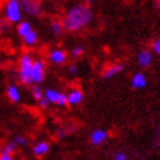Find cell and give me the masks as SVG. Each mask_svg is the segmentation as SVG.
I'll return each mask as SVG.
<instances>
[{
    "label": "cell",
    "mask_w": 160,
    "mask_h": 160,
    "mask_svg": "<svg viewBox=\"0 0 160 160\" xmlns=\"http://www.w3.org/2000/svg\"><path fill=\"white\" fill-rule=\"evenodd\" d=\"M63 29H64L63 24H62L61 21L55 20L52 22V24H50V30H52L54 36H61L62 32H63Z\"/></svg>",
    "instance_id": "16"
},
{
    "label": "cell",
    "mask_w": 160,
    "mask_h": 160,
    "mask_svg": "<svg viewBox=\"0 0 160 160\" xmlns=\"http://www.w3.org/2000/svg\"><path fill=\"white\" fill-rule=\"evenodd\" d=\"M9 27H10V23L6 18L0 20V32H6V31H8Z\"/></svg>",
    "instance_id": "22"
},
{
    "label": "cell",
    "mask_w": 160,
    "mask_h": 160,
    "mask_svg": "<svg viewBox=\"0 0 160 160\" xmlns=\"http://www.w3.org/2000/svg\"><path fill=\"white\" fill-rule=\"evenodd\" d=\"M23 40H24V42H25V45H28V46H33L34 43L38 41V33L34 30H32L30 33L27 34V36L23 38Z\"/></svg>",
    "instance_id": "18"
},
{
    "label": "cell",
    "mask_w": 160,
    "mask_h": 160,
    "mask_svg": "<svg viewBox=\"0 0 160 160\" xmlns=\"http://www.w3.org/2000/svg\"><path fill=\"white\" fill-rule=\"evenodd\" d=\"M5 17L9 23H18L22 20V8L17 0H10L5 6Z\"/></svg>",
    "instance_id": "3"
},
{
    "label": "cell",
    "mask_w": 160,
    "mask_h": 160,
    "mask_svg": "<svg viewBox=\"0 0 160 160\" xmlns=\"http://www.w3.org/2000/svg\"><path fill=\"white\" fill-rule=\"evenodd\" d=\"M93 13L87 5H76L68 10L67 15L62 21L63 28L68 31H78L89 24Z\"/></svg>",
    "instance_id": "1"
},
{
    "label": "cell",
    "mask_w": 160,
    "mask_h": 160,
    "mask_svg": "<svg viewBox=\"0 0 160 160\" xmlns=\"http://www.w3.org/2000/svg\"><path fill=\"white\" fill-rule=\"evenodd\" d=\"M123 70V65L122 64H112L110 67H108L103 72V78L104 79H111V78H113L114 76H117L119 74L121 71Z\"/></svg>",
    "instance_id": "12"
},
{
    "label": "cell",
    "mask_w": 160,
    "mask_h": 160,
    "mask_svg": "<svg viewBox=\"0 0 160 160\" xmlns=\"http://www.w3.org/2000/svg\"><path fill=\"white\" fill-rule=\"evenodd\" d=\"M7 96L9 98V101L17 103L21 101V92L18 89V87L16 85H9L7 88Z\"/></svg>",
    "instance_id": "14"
},
{
    "label": "cell",
    "mask_w": 160,
    "mask_h": 160,
    "mask_svg": "<svg viewBox=\"0 0 160 160\" xmlns=\"http://www.w3.org/2000/svg\"><path fill=\"white\" fill-rule=\"evenodd\" d=\"M108 137H109V133L104 129H94L90 134V143L93 145H100L103 142H105Z\"/></svg>",
    "instance_id": "7"
},
{
    "label": "cell",
    "mask_w": 160,
    "mask_h": 160,
    "mask_svg": "<svg viewBox=\"0 0 160 160\" xmlns=\"http://www.w3.org/2000/svg\"><path fill=\"white\" fill-rule=\"evenodd\" d=\"M112 160H128V157H127V154L125 152H122V151H117L112 156Z\"/></svg>",
    "instance_id": "21"
},
{
    "label": "cell",
    "mask_w": 160,
    "mask_h": 160,
    "mask_svg": "<svg viewBox=\"0 0 160 160\" xmlns=\"http://www.w3.org/2000/svg\"><path fill=\"white\" fill-rule=\"evenodd\" d=\"M152 60H153V56H152V53L150 50L144 49L142 52H140L138 55H137V63L142 68L150 67L151 63H152Z\"/></svg>",
    "instance_id": "10"
},
{
    "label": "cell",
    "mask_w": 160,
    "mask_h": 160,
    "mask_svg": "<svg viewBox=\"0 0 160 160\" xmlns=\"http://www.w3.org/2000/svg\"><path fill=\"white\" fill-rule=\"evenodd\" d=\"M156 8H157V9L160 12V0H158V1H156Z\"/></svg>",
    "instance_id": "29"
},
{
    "label": "cell",
    "mask_w": 160,
    "mask_h": 160,
    "mask_svg": "<svg viewBox=\"0 0 160 160\" xmlns=\"http://www.w3.org/2000/svg\"><path fill=\"white\" fill-rule=\"evenodd\" d=\"M16 144L14 143V141L9 142V143H7L5 147L2 148V150H1V154L0 156H12V154L15 152L16 150Z\"/></svg>",
    "instance_id": "17"
},
{
    "label": "cell",
    "mask_w": 160,
    "mask_h": 160,
    "mask_svg": "<svg viewBox=\"0 0 160 160\" xmlns=\"http://www.w3.org/2000/svg\"><path fill=\"white\" fill-rule=\"evenodd\" d=\"M43 96L46 97V100L49 102V104H56L58 107H65L68 105V100H67V94L58 92L56 89H48L45 90Z\"/></svg>",
    "instance_id": "4"
},
{
    "label": "cell",
    "mask_w": 160,
    "mask_h": 160,
    "mask_svg": "<svg viewBox=\"0 0 160 160\" xmlns=\"http://www.w3.org/2000/svg\"><path fill=\"white\" fill-rule=\"evenodd\" d=\"M49 149H50L49 144L47 143L46 141H40V142L34 144L32 151H33L34 156H37V157H43L45 154H47L49 152Z\"/></svg>",
    "instance_id": "13"
},
{
    "label": "cell",
    "mask_w": 160,
    "mask_h": 160,
    "mask_svg": "<svg viewBox=\"0 0 160 160\" xmlns=\"http://www.w3.org/2000/svg\"><path fill=\"white\" fill-rule=\"evenodd\" d=\"M67 100H68V104H70V105H77V104H80L83 100L82 90L79 89V88H73V89H71L70 92L67 94Z\"/></svg>",
    "instance_id": "8"
},
{
    "label": "cell",
    "mask_w": 160,
    "mask_h": 160,
    "mask_svg": "<svg viewBox=\"0 0 160 160\" xmlns=\"http://www.w3.org/2000/svg\"><path fill=\"white\" fill-rule=\"evenodd\" d=\"M33 30L32 27H31V24L27 21H23V22H20L18 25H17V33L18 36L22 38H24L27 34H29L31 31Z\"/></svg>",
    "instance_id": "15"
},
{
    "label": "cell",
    "mask_w": 160,
    "mask_h": 160,
    "mask_svg": "<svg viewBox=\"0 0 160 160\" xmlns=\"http://www.w3.org/2000/svg\"><path fill=\"white\" fill-rule=\"evenodd\" d=\"M0 160H13L12 156H0Z\"/></svg>",
    "instance_id": "28"
},
{
    "label": "cell",
    "mask_w": 160,
    "mask_h": 160,
    "mask_svg": "<svg viewBox=\"0 0 160 160\" xmlns=\"http://www.w3.org/2000/svg\"><path fill=\"white\" fill-rule=\"evenodd\" d=\"M147 77L142 72H136L132 77V87H133L134 89H143V88L147 87Z\"/></svg>",
    "instance_id": "11"
},
{
    "label": "cell",
    "mask_w": 160,
    "mask_h": 160,
    "mask_svg": "<svg viewBox=\"0 0 160 160\" xmlns=\"http://www.w3.org/2000/svg\"><path fill=\"white\" fill-rule=\"evenodd\" d=\"M77 72H78V68L76 67V65H71V67L69 68V73L77 74Z\"/></svg>",
    "instance_id": "27"
},
{
    "label": "cell",
    "mask_w": 160,
    "mask_h": 160,
    "mask_svg": "<svg viewBox=\"0 0 160 160\" xmlns=\"http://www.w3.org/2000/svg\"><path fill=\"white\" fill-rule=\"evenodd\" d=\"M151 48L153 50L154 54H157L160 56V39H156L151 45Z\"/></svg>",
    "instance_id": "23"
},
{
    "label": "cell",
    "mask_w": 160,
    "mask_h": 160,
    "mask_svg": "<svg viewBox=\"0 0 160 160\" xmlns=\"http://www.w3.org/2000/svg\"><path fill=\"white\" fill-rule=\"evenodd\" d=\"M33 58L30 54H24L20 60V70H18V78L21 82L24 85H32L31 80V71L33 67Z\"/></svg>",
    "instance_id": "2"
},
{
    "label": "cell",
    "mask_w": 160,
    "mask_h": 160,
    "mask_svg": "<svg viewBox=\"0 0 160 160\" xmlns=\"http://www.w3.org/2000/svg\"><path fill=\"white\" fill-rule=\"evenodd\" d=\"M21 3V8H22V12H25L27 14L31 15V16H38L41 14L42 12V8H41V5L37 1H30V0H27V1H22Z\"/></svg>",
    "instance_id": "6"
},
{
    "label": "cell",
    "mask_w": 160,
    "mask_h": 160,
    "mask_svg": "<svg viewBox=\"0 0 160 160\" xmlns=\"http://www.w3.org/2000/svg\"><path fill=\"white\" fill-rule=\"evenodd\" d=\"M82 52H83V48L81 46H76L72 49V56H74V57H79L81 54H82Z\"/></svg>",
    "instance_id": "24"
},
{
    "label": "cell",
    "mask_w": 160,
    "mask_h": 160,
    "mask_svg": "<svg viewBox=\"0 0 160 160\" xmlns=\"http://www.w3.org/2000/svg\"><path fill=\"white\" fill-rule=\"evenodd\" d=\"M31 94H32V96L34 97V100H37L38 102L43 97V90L41 89L40 86L32 87V88H31Z\"/></svg>",
    "instance_id": "19"
},
{
    "label": "cell",
    "mask_w": 160,
    "mask_h": 160,
    "mask_svg": "<svg viewBox=\"0 0 160 160\" xmlns=\"http://www.w3.org/2000/svg\"><path fill=\"white\" fill-rule=\"evenodd\" d=\"M57 137H60V138H62V137H64L65 135H67V132H65V129H63V128H60V129H57Z\"/></svg>",
    "instance_id": "26"
},
{
    "label": "cell",
    "mask_w": 160,
    "mask_h": 160,
    "mask_svg": "<svg viewBox=\"0 0 160 160\" xmlns=\"http://www.w3.org/2000/svg\"><path fill=\"white\" fill-rule=\"evenodd\" d=\"M48 58L52 63L60 65L67 61V53L63 49H53L48 55Z\"/></svg>",
    "instance_id": "9"
},
{
    "label": "cell",
    "mask_w": 160,
    "mask_h": 160,
    "mask_svg": "<svg viewBox=\"0 0 160 160\" xmlns=\"http://www.w3.org/2000/svg\"><path fill=\"white\" fill-rule=\"evenodd\" d=\"M45 79V63L41 60L33 62V67L31 71V80L32 83H40Z\"/></svg>",
    "instance_id": "5"
},
{
    "label": "cell",
    "mask_w": 160,
    "mask_h": 160,
    "mask_svg": "<svg viewBox=\"0 0 160 160\" xmlns=\"http://www.w3.org/2000/svg\"><path fill=\"white\" fill-rule=\"evenodd\" d=\"M14 143L16 144V145H20V147H24V145H27L28 141H27V138L24 136H22V135H17V136H15V138H14Z\"/></svg>",
    "instance_id": "20"
},
{
    "label": "cell",
    "mask_w": 160,
    "mask_h": 160,
    "mask_svg": "<svg viewBox=\"0 0 160 160\" xmlns=\"http://www.w3.org/2000/svg\"><path fill=\"white\" fill-rule=\"evenodd\" d=\"M39 104H40V107H41V108H48V105H49V102L46 100V97L43 96L42 98L39 101Z\"/></svg>",
    "instance_id": "25"
}]
</instances>
